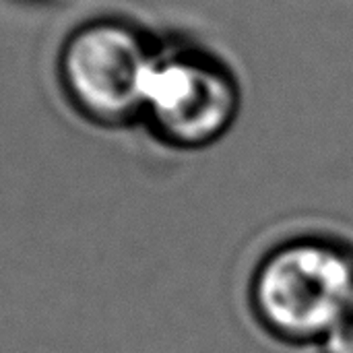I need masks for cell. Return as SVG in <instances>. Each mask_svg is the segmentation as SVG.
<instances>
[{"label": "cell", "instance_id": "cell-1", "mask_svg": "<svg viewBox=\"0 0 353 353\" xmlns=\"http://www.w3.org/2000/svg\"><path fill=\"white\" fill-rule=\"evenodd\" d=\"M248 296L256 323L281 343L310 347L350 339L353 250L321 236L281 242L254 267Z\"/></svg>", "mask_w": 353, "mask_h": 353}, {"label": "cell", "instance_id": "cell-2", "mask_svg": "<svg viewBox=\"0 0 353 353\" xmlns=\"http://www.w3.org/2000/svg\"><path fill=\"white\" fill-rule=\"evenodd\" d=\"M159 46L161 35L132 17L103 12L83 19L54 56L62 101L95 128L137 126Z\"/></svg>", "mask_w": 353, "mask_h": 353}, {"label": "cell", "instance_id": "cell-3", "mask_svg": "<svg viewBox=\"0 0 353 353\" xmlns=\"http://www.w3.org/2000/svg\"><path fill=\"white\" fill-rule=\"evenodd\" d=\"M242 103V77L221 50L190 35H161L139 126L168 149L203 151L230 134Z\"/></svg>", "mask_w": 353, "mask_h": 353}, {"label": "cell", "instance_id": "cell-4", "mask_svg": "<svg viewBox=\"0 0 353 353\" xmlns=\"http://www.w3.org/2000/svg\"><path fill=\"white\" fill-rule=\"evenodd\" d=\"M350 337L353 339V314H352V325H350Z\"/></svg>", "mask_w": 353, "mask_h": 353}]
</instances>
